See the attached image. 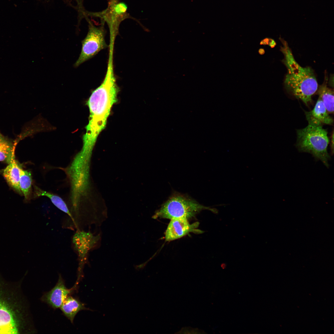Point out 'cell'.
I'll return each mask as SVG.
<instances>
[{
	"mask_svg": "<svg viewBox=\"0 0 334 334\" xmlns=\"http://www.w3.org/2000/svg\"><path fill=\"white\" fill-rule=\"evenodd\" d=\"M258 53L260 55H263L265 53V50L263 48H260L258 50Z\"/></svg>",
	"mask_w": 334,
	"mask_h": 334,
	"instance_id": "44dd1931",
	"label": "cell"
},
{
	"mask_svg": "<svg viewBox=\"0 0 334 334\" xmlns=\"http://www.w3.org/2000/svg\"><path fill=\"white\" fill-rule=\"evenodd\" d=\"M211 208L185 196L178 194L171 196L157 212L154 217L170 220L176 218L188 219L202 210H210Z\"/></svg>",
	"mask_w": 334,
	"mask_h": 334,
	"instance_id": "5b68a950",
	"label": "cell"
},
{
	"mask_svg": "<svg viewBox=\"0 0 334 334\" xmlns=\"http://www.w3.org/2000/svg\"><path fill=\"white\" fill-rule=\"evenodd\" d=\"M333 138H334V133H333V132H332V140H331V142H332L331 144H331V145L332 151V154H333V150H334V149H333V148H334V146H333V145H334V144H333V143H334V142H333L334 139Z\"/></svg>",
	"mask_w": 334,
	"mask_h": 334,
	"instance_id": "ffe728a7",
	"label": "cell"
},
{
	"mask_svg": "<svg viewBox=\"0 0 334 334\" xmlns=\"http://www.w3.org/2000/svg\"><path fill=\"white\" fill-rule=\"evenodd\" d=\"M17 289L0 282V334L36 332L27 305Z\"/></svg>",
	"mask_w": 334,
	"mask_h": 334,
	"instance_id": "7a4b0ae2",
	"label": "cell"
},
{
	"mask_svg": "<svg viewBox=\"0 0 334 334\" xmlns=\"http://www.w3.org/2000/svg\"><path fill=\"white\" fill-rule=\"evenodd\" d=\"M199 225L198 222L190 224L186 218L171 219L165 233V240L166 241L174 240L181 238L190 233L198 234L203 233V231L197 229Z\"/></svg>",
	"mask_w": 334,
	"mask_h": 334,
	"instance_id": "30bf717a",
	"label": "cell"
},
{
	"mask_svg": "<svg viewBox=\"0 0 334 334\" xmlns=\"http://www.w3.org/2000/svg\"><path fill=\"white\" fill-rule=\"evenodd\" d=\"M119 88L114 75L113 62L108 61L102 82L93 91L87 104L90 111L89 122L83 136V146L92 150L97 137L106 126L111 108L117 101Z\"/></svg>",
	"mask_w": 334,
	"mask_h": 334,
	"instance_id": "6da1fadb",
	"label": "cell"
},
{
	"mask_svg": "<svg viewBox=\"0 0 334 334\" xmlns=\"http://www.w3.org/2000/svg\"><path fill=\"white\" fill-rule=\"evenodd\" d=\"M296 146L302 152L311 154L327 167L330 157L328 152L329 139L326 130L322 126L308 124L304 128L298 130Z\"/></svg>",
	"mask_w": 334,
	"mask_h": 334,
	"instance_id": "277c9868",
	"label": "cell"
},
{
	"mask_svg": "<svg viewBox=\"0 0 334 334\" xmlns=\"http://www.w3.org/2000/svg\"><path fill=\"white\" fill-rule=\"evenodd\" d=\"M84 15L98 17L106 23L109 28V45H114L116 38L119 33L120 25L124 20L131 19L139 22L127 11L126 4L121 0H109L106 8L98 12H84Z\"/></svg>",
	"mask_w": 334,
	"mask_h": 334,
	"instance_id": "8992f818",
	"label": "cell"
},
{
	"mask_svg": "<svg viewBox=\"0 0 334 334\" xmlns=\"http://www.w3.org/2000/svg\"><path fill=\"white\" fill-rule=\"evenodd\" d=\"M226 266V265L225 263H222L221 265V267L223 269H225Z\"/></svg>",
	"mask_w": 334,
	"mask_h": 334,
	"instance_id": "7402d4cb",
	"label": "cell"
},
{
	"mask_svg": "<svg viewBox=\"0 0 334 334\" xmlns=\"http://www.w3.org/2000/svg\"><path fill=\"white\" fill-rule=\"evenodd\" d=\"M327 79L318 88L317 94L328 113H334V92L327 86Z\"/></svg>",
	"mask_w": 334,
	"mask_h": 334,
	"instance_id": "5bb4252c",
	"label": "cell"
},
{
	"mask_svg": "<svg viewBox=\"0 0 334 334\" xmlns=\"http://www.w3.org/2000/svg\"><path fill=\"white\" fill-rule=\"evenodd\" d=\"M35 195L36 197L41 196L48 197L57 208L67 214L70 219L72 218V215L70 210L65 202L60 197L48 191H44L36 186H35Z\"/></svg>",
	"mask_w": 334,
	"mask_h": 334,
	"instance_id": "9a60e30c",
	"label": "cell"
},
{
	"mask_svg": "<svg viewBox=\"0 0 334 334\" xmlns=\"http://www.w3.org/2000/svg\"><path fill=\"white\" fill-rule=\"evenodd\" d=\"M275 42L274 40L271 39H269L268 45L271 47L272 48L274 47L275 46Z\"/></svg>",
	"mask_w": 334,
	"mask_h": 334,
	"instance_id": "ac0fdd59",
	"label": "cell"
},
{
	"mask_svg": "<svg viewBox=\"0 0 334 334\" xmlns=\"http://www.w3.org/2000/svg\"><path fill=\"white\" fill-rule=\"evenodd\" d=\"M98 238L94 236L89 231L77 229L72 239L73 247L78 256L79 267L77 279L81 280L83 277V268L89 250L96 243Z\"/></svg>",
	"mask_w": 334,
	"mask_h": 334,
	"instance_id": "ba28073f",
	"label": "cell"
},
{
	"mask_svg": "<svg viewBox=\"0 0 334 334\" xmlns=\"http://www.w3.org/2000/svg\"><path fill=\"white\" fill-rule=\"evenodd\" d=\"M32 182L30 171L24 170L21 168L19 186L21 193L27 199L29 197Z\"/></svg>",
	"mask_w": 334,
	"mask_h": 334,
	"instance_id": "e0dca14e",
	"label": "cell"
},
{
	"mask_svg": "<svg viewBox=\"0 0 334 334\" xmlns=\"http://www.w3.org/2000/svg\"><path fill=\"white\" fill-rule=\"evenodd\" d=\"M269 39L268 38H265L264 39L262 40L260 43V45H268Z\"/></svg>",
	"mask_w": 334,
	"mask_h": 334,
	"instance_id": "d6986e66",
	"label": "cell"
},
{
	"mask_svg": "<svg viewBox=\"0 0 334 334\" xmlns=\"http://www.w3.org/2000/svg\"><path fill=\"white\" fill-rule=\"evenodd\" d=\"M88 31L82 42L81 51L74 64L77 67L91 58L101 50L108 47L105 40V22L101 20L100 25H94L88 19Z\"/></svg>",
	"mask_w": 334,
	"mask_h": 334,
	"instance_id": "52a82bcc",
	"label": "cell"
},
{
	"mask_svg": "<svg viewBox=\"0 0 334 334\" xmlns=\"http://www.w3.org/2000/svg\"><path fill=\"white\" fill-rule=\"evenodd\" d=\"M309 124L314 126H322L323 124L332 125L333 120L329 115L322 100L318 98L313 109L305 111Z\"/></svg>",
	"mask_w": 334,
	"mask_h": 334,
	"instance_id": "8fae6325",
	"label": "cell"
},
{
	"mask_svg": "<svg viewBox=\"0 0 334 334\" xmlns=\"http://www.w3.org/2000/svg\"><path fill=\"white\" fill-rule=\"evenodd\" d=\"M14 148L12 143L0 133V161L9 163L14 158Z\"/></svg>",
	"mask_w": 334,
	"mask_h": 334,
	"instance_id": "2e32d148",
	"label": "cell"
},
{
	"mask_svg": "<svg viewBox=\"0 0 334 334\" xmlns=\"http://www.w3.org/2000/svg\"><path fill=\"white\" fill-rule=\"evenodd\" d=\"M20 168L14 158L3 171V175L7 182L20 193H21L19 186Z\"/></svg>",
	"mask_w": 334,
	"mask_h": 334,
	"instance_id": "4fadbf2b",
	"label": "cell"
},
{
	"mask_svg": "<svg viewBox=\"0 0 334 334\" xmlns=\"http://www.w3.org/2000/svg\"><path fill=\"white\" fill-rule=\"evenodd\" d=\"M77 288L74 285L70 289L67 288L64 280L60 274L55 285L49 291L44 293L41 300L54 309H58L68 296L77 291Z\"/></svg>",
	"mask_w": 334,
	"mask_h": 334,
	"instance_id": "9c48e42d",
	"label": "cell"
},
{
	"mask_svg": "<svg viewBox=\"0 0 334 334\" xmlns=\"http://www.w3.org/2000/svg\"><path fill=\"white\" fill-rule=\"evenodd\" d=\"M86 305L78 298L70 295L65 299L60 308L63 314L73 323L75 316L80 311L92 310L86 307Z\"/></svg>",
	"mask_w": 334,
	"mask_h": 334,
	"instance_id": "7c38bea8",
	"label": "cell"
},
{
	"mask_svg": "<svg viewBox=\"0 0 334 334\" xmlns=\"http://www.w3.org/2000/svg\"><path fill=\"white\" fill-rule=\"evenodd\" d=\"M280 51L287 69L284 81L285 88L290 94L306 105L312 102V97L317 90L318 84L314 72L309 67H303L295 60L287 42L282 39Z\"/></svg>",
	"mask_w": 334,
	"mask_h": 334,
	"instance_id": "3957f363",
	"label": "cell"
}]
</instances>
